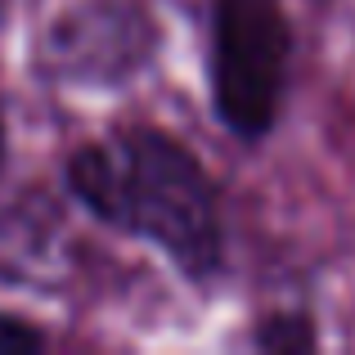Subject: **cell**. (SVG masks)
Wrapping results in <instances>:
<instances>
[{"instance_id":"5","label":"cell","mask_w":355,"mask_h":355,"mask_svg":"<svg viewBox=\"0 0 355 355\" xmlns=\"http://www.w3.org/2000/svg\"><path fill=\"white\" fill-rule=\"evenodd\" d=\"M45 347H50V333L41 324H32L27 315L0 306V355H36Z\"/></svg>"},{"instance_id":"6","label":"cell","mask_w":355,"mask_h":355,"mask_svg":"<svg viewBox=\"0 0 355 355\" xmlns=\"http://www.w3.org/2000/svg\"><path fill=\"white\" fill-rule=\"evenodd\" d=\"M5 166H9V121L0 113V175H5Z\"/></svg>"},{"instance_id":"3","label":"cell","mask_w":355,"mask_h":355,"mask_svg":"<svg viewBox=\"0 0 355 355\" xmlns=\"http://www.w3.org/2000/svg\"><path fill=\"white\" fill-rule=\"evenodd\" d=\"M162 50L148 0H59L36 23L32 72L63 90H117L144 77Z\"/></svg>"},{"instance_id":"2","label":"cell","mask_w":355,"mask_h":355,"mask_svg":"<svg viewBox=\"0 0 355 355\" xmlns=\"http://www.w3.org/2000/svg\"><path fill=\"white\" fill-rule=\"evenodd\" d=\"M297 32L284 0H207L202 77L216 126L243 148L279 130L293 86Z\"/></svg>"},{"instance_id":"4","label":"cell","mask_w":355,"mask_h":355,"mask_svg":"<svg viewBox=\"0 0 355 355\" xmlns=\"http://www.w3.org/2000/svg\"><path fill=\"white\" fill-rule=\"evenodd\" d=\"M320 324L306 306H275V311L257 315L248 329V347L261 355H306L320 351Z\"/></svg>"},{"instance_id":"1","label":"cell","mask_w":355,"mask_h":355,"mask_svg":"<svg viewBox=\"0 0 355 355\" xmlns=\"http://www.w3.org/2000/svg\"><path fill=\"white\" fill-rule=\"evenodd\" d=\"M59 184L99 230L153 248L193 293L230 275V220L198 148L157 121H121L68 148Z\"/></svg>"}]
</instances>
